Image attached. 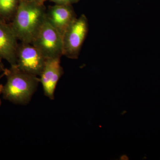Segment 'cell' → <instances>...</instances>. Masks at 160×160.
Wrapping results in <instances>:
<instances>
[{
  "label": "cell",
  "mask_w": 160,
  "mask_h": 160,
  "mask_svg": "<svg viewBox=\"0 0 160 160\" xmlns=\"http://www.w3.org/2000/svg\"><path fill=\"white\" fill-rule=\"evenodd\" d=\"M6 82L0 85V94L4 99L20 105H26L31 101L37 89L40 78L20 70L16 66L5 69Z\"/></svg>",
  "instance_id": "obj_1"
},
{
  "label": "cell",
  "mask_w": 160,
  "mask_h": 160,
  "mask_svg": "<svg viewBox=\"0 0 160 160\" xmlns=\"http://www.w3.org/2000/svg\"><path fill=\"white\" fill-rule=\"evenodd\" d=\"M44 5L28 0H20L12 22L10 24L18 40L31 43L46 19Z\"/></svg>",
  "instance_id": "obj_2"
},
{
  "label": "cell",
  "mask_w": 160,
  "mask_h": 160,
  "mask_svg": "<svg viewBox=\"0 0 160 160\" xmlns=\"http://www.w3.org/2000/svg\"><path fill=\"white\" fill-rule=\"evenodd\" d=\"M31 44L46 59L61 58L63 55L62 38L46 19Z\"/></svg>",
  "instance_id": "obj_3"
},
{
  "label": "cell",
  "mask_w": 160,
  "mask_h": 160,
  "mask_svg": "<svg viewBox=\"0 0 160 160\" xmlns=\"http://www.w3.org/2000/svg\"><path fill=\"white\" fill-rule=\"evenodd\" d=\"M89 30V24L85 14L77 18L66 30L62 38L63 55L72 59L78 58Z\"/></svg>",
  "instance_id": "obj_4"
},
{
  "label": "cell",
  "mask_w": 160,
  "mask_h": 160,
  "mask_svg": "<svg viewBox=\"0 0 160 160\" xmlns=\"http://www.w3.org/2000/svg\"><path fill=\"white\" fill-rule=\"evenodd\" d=\"M47 59L31 43L18 44L17 52L16 66L20 70L29 74L40 76Z\"/></svg>",
  "instance_id": "obj_5"
},
{
  "label": "cell",
  "mask_w": 160,
  "mask_h": 160,
  "mask_svg": "<svg viewBox=\"0 0 160 160\" xmlns=\"http://www.w3.org/2000/svg\"><path fill=\"white\" fill-rule=\"evenodd\" d=\"M77 18L72 5L55 4L46 10V19L63 38L66 30Z\"/></svg>",
  "instance_id": "obj_6"
},
{
  "label": "cell",
  "mask_w": 160,
  "mask_h": 160,
  "mask_svg": "<svg viewBox=\"0 0 160 160\" xmlns=\"http://www.w3.org/2000/svg\"><path fill=\"white\" fill-rule=\"evenodd\" d=\"M63 73L61 58L47 59L39 76L40 82L42 86L44 94L50 99H54L56 87Z\"/></svg>",
  "instance_id": "obj_7"
},
{
  "label": "cell",
  "mask_w": 160,
  "mask_h": 160,
  "mask_svg": "<svg viewBox=\"0 0 160 160\" xmlns=\"http://www.w3.org/2000/svg\"><path fill=\"white\" fill-rule=\"evenodd\" d=\"M18 39L11 25L0 22V59L6 60L10 66H16Z\"/></svg>",
  "instance_id": "obj_8"
},
{
  "label": "cell",
  "mask_w": 160,
  "mask_h": 160,
  "mask_svg": "<svg viewBox=\"0 0 160 160\" xmlns=\"http://www.w3.org/2000/svg\"><path fill=\"white\" fill-rule=\"evenodd\" d=\"M20 0H0V17L4 19L13 17Z\"/></svg>",
  "instance_id": "obj_9"
},
{
  "label": "cell",
  "mask_w": 160,
  "mask_h": 160,
  "mask_svg": "<svg viewBox=\"0 0 160 160\" xmlns=\"http://www.w3.org/2000/svg\"><path fill=\"white\" fill-rule=\"evenodd\" d=\"M55 4L58 5H72L78 3L80 0H49Z\"/></svg>",
  "instance_id": "obj_10"
},
{
  "label": "cell",
  "mask_w": 160,
  "mask_h": 160,
  "mask_svg": "<svg viewBox=\"0 0 160 160\" xmlns=\"http://www.w3.org/2000/svg\"><path fill=\"white\" fill-rule=\"evenodd\" d=\"M28 1L34 2L41 4V5H44V3H45V2L47 1H49V0H28Z\"/></svg>",
  "instance_id": "obj_11"
},
{
  "label": "cell",
  "mask_w": 160,
  "mask_h": 160,
  "mask_svg": "<svg viewBox=\"0 0 160 160\" xmlns=\"http://www.w3.org/2000/svg\"><path fill=\"white\" fill-rule=\"evenodd\" d=\"M2 60L0 59V73L1 72H4L5 70V67H4V64L2 62Z\"/></svg>",
  "instance_id": "obj_12"
},
{
  "label": "cell",
  "mask_w": 160,
  "mask_h": 160,
  "mask_svg": "<svg viewBox=\"0 0 160 160\" xmlns=\"http://www.w3.org/2000/svg\"><path fill=\"white\" fill-rule=\"evenodd\" d=\"M4 21V20L0 17V22H2V21Z\"/></svg>",
  "instance_id": "obj_13"
},
{
  "label": "cell",
  "mask_w": 160,
  "mask_h": 160,
  "mask_svg": "<svg viewBox=\"0 0 160 160\" xmlns=\"http://www.w3.org/2000/svg\"><path fill=\"white\" fill-rule=\"evenodd\" d=\"M1 103H2V102H1V100H0V106H1Z\"/></svg>",
  "instance_id": "obj_14"
}]
</instances>
